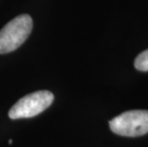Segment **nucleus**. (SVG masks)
<instances>
[{
  "label": "nucleus",
  "mask_w": 148,
  "mask_h": 147,
  "mask_svg": "<svg viewBox=\"0 0 148 147\" xmlns=\"http://www.w3.org/2000/svg\"><path fill=\"white\" fill-rule=\"evenodd\" d=\"M33 19L29 14L14 17L0 30V54H8L20 47L30 36Z\"/></svg>",
  "instance_id": "obj_1"
},
{
  "label": "nucleus",
  "mask_w": 148,
  "mask_h": 147,
  "mask_svg": "<svg viewBox=\"0 0 148 147\" xmlns=\"http://www.w3.org/2000/svg\"><path fill=\"white\" fill-rule=\"evenodd\" d=\"M113 133L123 137H140L148 133V111L131 110L124 112L109 122Z\"/></svg>",
  "instance_id": "obj_2"
},
{
  "label": "nucleus",
  "mask_w": 148,
  "mask_h": 147,
  "mask_svg": "<svg viewBox=\"0 0 148 147\" xmlns=\"http://www.w3.org/2000/svg\"><path fill=\"white\" fill-rule=\"evenodd\" d=\"M53 95L50 91L42 90L23 96L9 111L12 120L33 118L45 111L53 101Z\"/></svg>",
  "instance_id": "obj_3"
},
{
  "label": "nucleus",
  "mask_w": 148,
  "mask_h": 147,
  "mask_svg": "<svg viewBox=\"0 0 148 147\" xmlns=\"http://www.w3.org/2000/svg\"><path fill=\"white\" fill-rule=\"evenodd\" d=\"M135 67L137 70L141 72L148 71V50H145L143 53H140L135 59Z\"/></svg>",
  "instance_id": "obj_4"
}]
</instances>
